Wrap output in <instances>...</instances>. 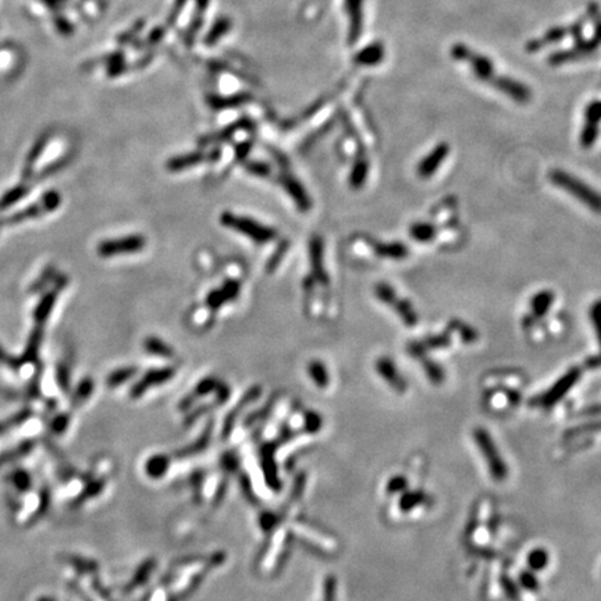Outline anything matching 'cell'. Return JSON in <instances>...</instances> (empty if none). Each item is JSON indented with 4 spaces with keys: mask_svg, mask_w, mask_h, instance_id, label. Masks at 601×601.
<instances>
[{
    "mask_svg": "<svg viewBox=\"0 0 601 601\" xmlns=\"http://www.w3.org/2000/svg\"><path fill=\"white\" fill-rule=\"evenodd\" d=\"M280 522V515H276L273 512H264L259 518V525L264 532H270L276 527V525Z\"/></svg>",
    "mask_w": 601,
    "mask_h": 601,
    "instance_id": "cell-45",
    "label": "cell"
},
{
    "mask_svg": "<svg viewBox=\"0 0 601 601\" xmlns=\"http://www.w3.org/2000/svg\"><path fill=\"white\" fill-rule=\"evenodd\" d=\"M429 501V497L426 493L421 490H405L400 498V508L404 512H409L419 505H425Z\"/></svg>",
    "mask_w": 601,
    "mask_h": 601,
    "instance_id": "cell-27",
    "label": "cell"
},
{
    "mask_svg": "<svg viewBox=\"0 0 601 601\" xmlns=\"http://www.w3.org/2000/svg\"><path fill=\"white\" fill-rule=\"evenodd\" d=\"M586 366H587L589 369H598V368H601V354H597V355L590 357V358L586 361Z\"/></svg>",
    "mask_w": 601,
    "mask_h": 601,
    "instance_id": "cell-52",
    "label": "cell"
},
{
    "mask_svg": "<svg viewBox=\"0 0 601 601\" xmlns=\"http://www.w3.org/2000/svg\"><path fill=\"white\" fill-rule=\"evenodd\" d=\"M493 87L501 94H504L505 96L511 98L512 101L520 105L529 103L532 99V91L527 85L507 76H500L497 81L493 84Z\"/></svg>",
    "mask_w": 601,
    "mask_h": 601,
    "instance_id": "cell-10",
    "label": "cell"
},
{
    "mask_svg": "<svg viewBox=\"0 0 601 601\" xmlns=\"http://www.w3.org/2000/svg\"><path fill=\"white\" fill-rule=\"evenodd\" d=\"M292 530H294L299 537H303L304 540H307L308 543L314 544L315 547L322 548L323 551L332 552V551H335L336 547H337V544H336V541H335L333 539H330V537H328V536H323L322 532H319L318 529H315V527H312V526H310V525H305L304 522H296V523H294V525H292Z\"/></svg>",
    "mask_w": 601,
    "mask_h": 601,
    "instance_id": "cell-14",
    "label": "cell"
},
{
    "mask_svg": "<svg viewBox=\"0 0 601 601\" xmlns=\"http://www.w3.org/2000/svg\"><path fill=\"white\" fill-rule=\"evenodd\" d=\"M548 178L555 187H559L565 192L570 194L594 213L601 214V194L597 192L593 187L587 185L584 181L575 177L573 174L559 169L551 170Z\"/></svg>",
    "mask_w": 601,
    "mask_h": 601,
    "instance_id": "cell-1",
    "label": "cell"
},
{
    "mask_svg": "<svg viewBox=\"0 0 601 601\" xmlns=\"http://www.w3.org/2000/svg\"><path fill=\"white\" fill-rule=\"evenodd\" d=\"M550 561V555L544 548H534L527 555V565L532 570H543Z\"/></svg>",
    "mask_w": 601,
    "mask_h": 601,
    "instance_id": "cell-34",
    "label": "cell"
},
{
    "mask_svg": "<svg viewBox=\"0 0 601 601\" xmlns=\"http://www.w3.org/2000/svg\"><path fill=\"white\" fill-rule=\"evenodd\" d=\"M92 390H94V383H92V380H91V379L84 380V382L81 383V386H80V390L77 391L76 400L83 401V400L88 398V397L92 394Z\"/></svg>",
    "mask_w": 601,
    "mask_h": 601,
    "instance_id": "cell-49",
    "label": "cell"
},
{
    "mask_svg": "<svg viewBox=\"0 0 601 601\" xmlns=\"http://www.w3.org/2000/svg\"><path fill=\"white\" fill-rule=\"evenodd\" d=\"M303 419H304L303 426H304V429H305L310 434H314V433H316V432H319V430L322 429V418H321V415H318L316 412H314V411H308V412L303 416Z\"/></svg>",
    "mask_w": 601,
    "mask_h": 601,
    "instance_id": "cell-40",
    "label": "cell"
},
{
    "mask_svg": "<svg viewBox=\"0 0 601 601\" xmlns=\"http://www.w3.org/2000/svg\"><path fill=\"white\" fill-rule=\"evenodd\" d=\"M55 24H56L58 30H59L63 35H70V34L73 33V27H71V24H70L67 20H65V19H58Z\"/></svg>",
    "mask_w": 601,
    "mask_h": 601,
    "instance_id": "cell-51",
    "label": "cell"
},
{
    "mask_svg": "<svg viewBox=\"0 0 601 601\" xmlns=\"http://www.w3.org/2000/svg\"><path fill=\"white\" fill-rule=\"evenodd\" d=\"M450 155V145L447 142H440L439 145H436L419 163H418V176L421 178H429L432 177L434 173H437V170L440 169V166L443 164V162L447 159V156Z\"/></svg>",
    "mask_w": 601,
    "mask_h": 601,
    "instance_id": "cell-9",
    "label": "cell"
},
{
    "mask_svg": "<svg viewBox=\"0 0 601 601\" xmlns=\"http://www.w3.org/2000/svg\"><path fill=\"white\" fill-rule=\"evenodd\" d=\"M53 303H55L53 294H49V295H46L42 299V303L38 305L37 312H35V319L38 322H42V321H45L49 316V314L52 311V307H53Z\"/></svg>",
    "mask_w": 601,
    "mask_h": 601,
    "instance_id": "cell-42",
    "label": "cell"
},
{
    "mask_svg": "<svg viewBox=\"0 0 601 601\" xmlns=\"http://www.w3.org/2000/svg\"><path fill=\"white\" fill-rule=\"evenodd\" d=\"M372 248L379 257L391 259V260H403L409 255V248L404 242H372Z\"/></svg>",
    "mask_w": 601,
    "mask_h": 601,
    "instance_id": "cell-17",
    "label": "cell"
},
{
    "mask_svg": "<svg viewBox=\"0 0 601 601\" xmlns=\"http://www.w3.org/2000/svg\"><path fill=\"white\" fill-rule=\"evenodd\" d=\"M209 439H210V425L206 426V429H205V432L202 433V436H199L198 440H196L194 444H191V446L187 447V448H183L181 451H177V455L187 457V455H191V454H195V452L202 451L203 448H206V446H208V443H209Z\"/></svg>",
    "mask_w": 601,
    "mask_h": 601,
    "instance_id": "cell-35",
    "label": "cell"
},
{
    "mask_svg": "<svg viewBox=\"0 0 601 601\" xmlns=\"http://www.w3.org/2000/svg\"><path fill=\"white\" fill-rule=\"evenodd\" d=\"M282 185L285 191L292 196V199L296 202V205L303 209H310L311 201L308 198V194L305 192L304 187L300 185L298 181H295L292 177H285L282 180Z\"/></svg>",
    "mask_w": 601,
    "mask_h": 601,
    "instance_id": "cell-24",
    "label": "cell"
},
{
    "mask_svg": "<svg viewBox=\"0 0 601 601\" xmlns=\"http://www.w3.org/2000/svg\"><path fill=\"white\" fill-rule=\"evenodd\" d=\"M238 294H239V282L235 280H231V281L224 282L220 288L210 291L209 295L206 296V304L212 310H219L220 307L230 303V300L235 299Z\"/></svg>",
    "mask_w": 601,
    "mask_h": 601,
    "instance_id": "cell-16",
    "label": "cell"
},
{
    "mask_svg": "<svg viewBox=\"0 0 601 601\" xmlns=\"http://www.w3.org/2000/svg\"><path fill=\"white\" fill-rule=\"evenodd\" d=\"M311 260H312V270H314V276L316 280H319L322 284H328L329 282V276L325 270V263H323V248H322V241L321 238L315 237L311 242Z\"/></svg>",
    "mask_w": 601,
    "mask_h": 601,
    "instance_id": "cell-20",
    "label": "cell"
},
{
    "mask_svg": "<svg viewBox=\"0 0 601 601\" xmlns=\"http://www.w3.org/2000/svg\"><path fill=\"white\" fill-rule=\"evenodd\" d=\"M228 27H230V24L227 22H217V24L214 26V28L210 30L209 38L212 41H217L221 37V34H224L228 30Z\"/></svg>",
    "mask_w": 601,
    "mask_h": 601,
    "instance_id": "cell-50",
    "label": "cell"
},
{
    "mask_svg": "<svg viewBox=\"0 0 601 601\" xmlns=\"http://www.w3.org/2000/svg\"><path fill=\"white\" fill-rule=\"evenodd\" d=\"M153 561L152 559H149V561H146L145 564H142L141 566H139V569L137 570V575H135V577L133 579V583H131V587L133 586H138V584H142L144 582H146L148 580V577H149V575H151V572L153 570Z\"/></svg>",
    "mask_w": 601,
    "mask_h": 601,
    "instance_id": "cell-44",
    "label": "cell"
},
{
    "mask_svg": "<svg viewBox=\"0 0 601 601\" xmlns=\"http://www.w3.org/2000/svg\"><path fill=\"white\" fill-rule=\"evenodd\" d=\"M176 371L173 368H162V369H152L149 371L131 390V397H139L145 391H148L152 386H160L166 382H169L174 376Z\"/></svg>",
    "mask_w": 601,
    "mask_h": 601,
    "instance_id": "cell-15",
    "label": "cell"
},
{
    "mask_svg": "<svg viewBox=\"0 0 601 601\" xmlns=\"http://www.w3.org/2000/svg\"><path fill=\"white\" fill-rule=\"evenodd\" d=\"M566 35H569L568 34V27H552L541 38H537V40H533V41L527 42L526 51L527 52H537V51L543 49L547 45H551V44L562 41Z\"/></svg>",
    "mask_w": 601,
    "mask_h": 601,
    "instance_id": "cell-21",
    "label": "cell"
},
{
    "mask_svg": "<svg viewBox=\"0 0 601 601\" xmlns=\"http://www.w3.org/2000/svg\"><path fill=\"white\" fill-rule=\"evenodd\" d=\"M598 133H600V127L584 124L583 128H582V131H580V137H579L580 145L584 149H590L594 145V142L597 141Z\"/></svg>",
    "mask_w": 601,
    "mask_h": 601,
    "instance_id": "cell-36",
    "label": "cell"
},
{
    "mask_svg": "<svg viewBox=\"0 0 601 601\" xmlns=\"http://www.w3.org/2000/svg\"><path fill=\"white\" fill-rule=\"evenodd\" d=\"M308 373L311 376V379L314 380V383L319 387V389H326L330 383V376L329 372L326 369V365L321 361H312L308 365Z\"/></svg>",
    "mask_w": 601,
    "mask_h": 601,
    "instance_id": "cell-29",
    "label": "cell"
},
{
    "mask_svg": "<svg viewBox=\"0 0 601 601\" xmlns=\"http://www.w3.org/2000/svg\"><path fill=\"white\" fill-rule=\"evenodd\" d=\"M386 55L384 46L382 42H373L369 46L364 48L359 53L355 55L354 62L358 66H364V67H372V66H378L383 62Z\"/></svg>",
    "mask_w": 601,
    "mask_h": 601,
    "instance_id": "cell-19",
    "label": "cell"
},
{
    "mask_svg": "<svg viewBox=\"0 0 601 601\" xmlns=\"http://www.w3.org/2000/svg\"><path fill=\"white\" fill-rule=\"evenodd\" d=\"M597 430H601V421L573 428L565 433V437H575V436H579V434H583L587 432H597Z\"/></svg>",
    "mask_w": 601,
    "mask_h": 601,
    "instance_id": "cell-46",
    "label": "cell"
},
{
    "mask_svg": "<svg viewBox=\"0 0 601 601\" xmlns=\"http://www.w3.org/2000/svg\"><path fill=\"white\" fill-rule=\"evenodd\" d=\"M554 299H555L554 292L548 289H543L534 294L530 299V318L536 321L547 316L548 311L554 304Z\"/></svg>",
    "mask_w": 601,
    "mask_h": 601,
    "instance_id": "cell-18",
    "label": "cell"
},
{
    "mask_svg": "<svg viewBox=\"0 0 601 601\" xmlns=\"http://www.w3.org/2000/svg\"><path fill=\"white\" fill-rule=\"evenodd\" d=\"M135 373H137V369H134V368H121V369H117V371H115L113 373L109 375L108 384L112 386V387L120 386L121 383H126L127 380H130Z\"/></svg>",
    "mask_w": 601,
    "mask_h": 601,
    "instance_id": "cell-39",
    "label": "cell"
},
{
    "mask_svg": "<svg viewBox=\"0 0 601 601\" xmlns=\"http://www.w3.org/2000/svg\"><path fill=\"white\" fill-rule=\"evenodd\" d=\"M217 386H219V382H217L214 378H206L205 380H202V382H201V383L194 389L192 394H189L188 397H185V398L183 400L180 408H181L183 411L187 409V408H189V405H191L195 400H198V398H201V397H203V396H206V394L214 391V390L217 389Z\"/></svg>",
    "mask_w": 601,
    "mask_h": 601,
    "instance_id": "cell-26",
    "label": "cell"
},
{
    "mask_svg": "<svg viewBox=\"0 0 601 601\" xmlns=\"http://www.w3.org/2000/svg\"><path fill=\"white\" fill-rule=\"evenodd\" d=\"M579 379H580V369H577V368L569 369L547 391L533 397L529 403L530 407L545 408V409L552 408L555 404H558L570 391V389L579 382Z\"/></svg>",
    "mask_w": 601,
    "mask_h": 601,
    "instance_id": "cell-6",
    "label": "cell"
},
{
    "mask_svg": "<svg viewBox=\"0 0 601 601\" xmlns=\"http://www.w3.org/2000/svg\"><path fill=\"white\" fill-rule=\"evenodd\" d=\"M451 56L458 62L468 63L472 69V73L479 81L493 85L500 77V74L496 73V67L491 59H489L482 53L475 52L465 44H454L451 48Z\"/></svg>",
    "mask_w": 601,
    "mask_h": 601,
    "instance_id": "cell-3",
    "label": "cell"
},
{
    "mask_svg": "<svg viewBox=\"0 0 601 601\" xmlns=\"http://www.w3.org/2000/svg\"><path fill=\"white\" fill-rule=\"evenodd\" d=\"M421 361H422L423 371H425L428 379H429L433 384H441V383L444 382V378H446V373H444L443 368H441L437 362L429 359L428 357L421 358Z\"/></svg>",
    "mask_w": 601,
    "mask_h": 601,
    "instance_id": "cell-32",
    "label": "cell"
},
{
    "mask_svg": "<svg viewBox=\"0 0 601 601\" xmlns=\"http://www.w3.org/2000/svg\"><path fill=\"white\" fill-rule=\"evenodd\" d=\"M368 173H369V163L365 159L357 160V163L354 164L351 174H350L351 187L355 189L361 188L368 178Z\"/></svg>",
    "mask_w": 601,
    "mask_h": 601,
    "instance_id": "cell-31",
    "label": "cell"
},
{
    "mask_svg": "<svg viewBox=\"0 0 601 601\" xmlns=\"http://www.w3.org/2000/svg\"><path fill=\"white\" fill-rule=\"evenodd\" d=\"M589 318H590L593 329L595 332V337L598 340V344L601 346V299H597L595 303L590 307Z\"/></svg>",
    "mask_w": 601,
    "mask_h": 601,
    "instance_id": "cell-38",
    "label": "cell"
},
{
    "mask_svg": "<svg viewBox=\"0 0 601 601\" xmlns=\"http://www.w3.org/2000/svg\"><path fill=\"white\" fill-rule=\"evenodd\" d=\"M519 579H520L522 586H523L526 590L536 591V590L539 589V582H537L536 576H534L532 572H523V573H520Z\"/></svg>",
    "mask_w": 601,
    "mask_h": 601,
    "instance_id": "cell-48",
    "label": "cell"
},
{
    "mask_svg": "<svg viewBox=\"0 0 601 601\" xmlns=\"http://www.w3.org/2000/svg\"><path fill=\"white\" fill-rule=\"evenodd\" d=\"M448 330H454V332H457V333L459 335L461 340H462L464 343H466V344H469V343H475V341L479 339L477 332H476L472 326H469L468 323H464V322H461V321H451L450 325H448Z\"/></svg>",
    "mask_w": 601,
    "mask_h": 601,
    "instance_id": "cell-33",
    "label": "cell"
},
{
    "mask_svg": "<svg viewBox=\"0 0 601 601\" xmlns=\"http://www.w3.org/2000/svg\"><path fill=\"white\" fill-rule=\"evenodd\" d=\"M347 15L350 19L348 42L354 45L359 41L364 28V0H344Z\"/></svg>",
    "mask_w": 601,
    "mask_h": 601,
    "instance_id": "cell-13",
    "label": "cell"
},
{
    "mask_svg": "<svg viewBox=\"0 0 601 601\" xmlns=\"http://www.w3.org/2000/svg\"><path fill=\"white\" fill-rule=\"evenodd\" d=\"M220 223L223 226L237 231V232H241L244 237H248L249 239H252L257 244L269 242L277 237V232L274 228L264 226L252 217L241 216V214L231 213V212L221 213Z\"/></svg>",
    "mask_w": 601,
    "mask_h": 601,
    "instance_id": "cell-2",
    "label": "cell"
},
{
    "mask_svg": "<svg viewBox=\"0 0 601 601\" xmlns=\"http://www.w3.org/2000/svg\"><path fill=\"white\" fill-rule=\"evenodd\" d=\"M450 344H451V335L450 333H441V335H436V336H428L419 341H412L408 344L407 350H408L409 355L421 359V358L426 357V354L429 351L447 348V347H450Z\"/></svg>",
    "mask_w": 601,
    "mask_h": 601,
    "instance_id": "cell-12",
    "label": "cell"
},
{
    "mask_svg": "<svg viewBox=\"0 0 601 601\" xmlns=\"http://www.w3.org/2000/svg\"><path fill=\"white\" fill-rule=\"evenodd\" d=\"M386 490L389 494H398V493H404L405 490H408V480L405 476L403 475H397L394 477H391L387 484H386Z\"/></svg>",
    "mask_w": 601,
    "mask_h": 601,
    "instance_id": "cell-41",
    "label": "cell"
},
{
    "mask_svg": "<svg viewBox=\"0 0 601 601\" xmlns=\"http://www.w3.org/2000/svg\"><path fill=\"white\" fill-rule=\"evenodd\" d=\"M437 232V228L428 221H415L414 224H411L409 227V237L412 239H415L416 242H430L434 239Z\"/></svg>",
    "mask_w": 601,
    "mask_h": 601,
    "instance_id": "cell-25",
    "label": "cell"
},
{
    "mask_svg": "<svg viewBox=\"0 0 601 601\" xmlns=\"http://www.w3.org/2000/svg\"><path fill=\"white\" fill-rule=\"evenodd\" d=\"M170 466V459L166 455H153L145 464V472L152 479H160L166 475Z\"/></svg>",
    "mask_w": 601,
    "mask_h": 601,
    "instance_id": "cell-28",
    "label": "cell"
},
{
    "mask_svg": "<svg viewBox=\"0 0 601 601\" xmlns=\"http://www.w3.org/2000/svg\"><path fill=\"white\" fill-rule=\"evenodd\" d=\"M145 245H146V239L139 234H134V235L102 241L98 245V253L103 257H112L124 253H137L142 251Z\"/></svg>",
    "mask_w": 601,
    "mask_h": 601,
    "instance_id": "cell-7",
    "label": "cell"
},
{
    "mask_svg": "<svg viewBox=\"0 0 601 601\" xmlns=\"http://www.w3.org/2000/svg\"><path fill=\"white\" fill-rule=\"evenodd\" d=\"M184 5H185V0H176L174 8H173V13H171V20H174V17H177V15H180V10L183 9Z\"/></svg>",
    "mask_w": 601,
    "mask_h": 601,
    "instance_id": "cell-53",
    "label": "cell"
},
{
    "mask_svg": "<svg viewBox=\"0 0 601 601\" xmlns=\"http://www.w3.org/2000/svg\"><path fill=\"white\" fill-rule=\"evenodd\" d=\"M259 394H260V389L259 387H253V389H251L248 393H246V396H244V398L241 400V403L235 407V409H232L228 415H227V418H226V421H224V436H228L230 434V432H231V429H232V426H234V422L237 421V418L239 416V411L242 409V408H246L251 403H253L257 397H259Z\"/></svg>",
    "mask_w": 601,
    "mask_h": 601,
    "instance_id": "cell-23",
    "label": "cell"
},
{
    "mask_svg": "<svg viewBox=\"0 0 601 601\" xmlns=\"http://www.w3.org/2000/svg\"><path fill=\"white\" fill-rule=\"evenodd\" d=\"M600 45H601V42L595 37L593 40H583L580 42H576L575 46L570 49L551 53V56L548 58V63L551 66H559V65H565L569 62H576V60L590 58L595 53V51L600 48Z\"/></svg>",
    "mask_w": 601,
    "mask_h": 601,
    "instance_id": "cell-8",
    "label": "cell"
},
{
    "mask_svg": "<svg viewBox=\"0 0 601 601\" xmlns=\"http://www.w3.org/2000/svg\"><path fill=\"white\" fill-rule=\"evenodd\" d=\"M44 2L48 5V6H51V8H59L63 2H66V0H44Z\"/></svg>",
    "mask_w": 601,
    "mask_h": 601,
    "instance_id": "cell-54",
    "label": "cell"
},
{
    "mask_svg": "<svg viewBox=\"0 0 601 601\" xmlns=\"http://www.w3.org/2000/svg\"><path fill=\"white\" fill-rule=\"evenodd\" d=\"M212 159H216V158H212V155H205V153H201V152L189 153V155H183V156L170 159L167 162V169L170 171H181V170L192 167V166H195V164H198L201 162L212 160Z\"/></svg>",
    "mask_w": 601,
    "mask_h": 601,
    "instance_id": "cell-22",
    "label": "cell"
},
{
    "mask_svg": "<svg viewBox=\"0 0 601 601\" xmlns=\"http://www.w3.org/2000/svg\"><path fill=\"white\" fill-rule=\"evenodd\" d=\"M600 121H601V101H593L584 109V124L600 127Z\"/></svg>",
    "mask_w": 601,
    "mask_h": 601,
    "instance_id": "cell-37",
    "label": "cell"
},
{
    "mask_svg": "<svg viewBox=\"0 0 601 601\" xmlns=\"http://www.w3.org/2000/svg\"><path fill=\"white\" fill-rule=\"evenodd\" d=\"M325 590V601H336L337 594V580L335 576H328L323 584Z\"/></svg>",
    "mask_w": 601,
    "mask_h": 601,
    "instance_id": "cell-47",
    "label": "cell"
},
{
    "mask_svg": "<svg viewBox=\"0 0 601 601\" xmlns=\"http://www.w3.org/2000/svg\"><path fill=\"white\" fill-rule=\"evenodd\" d=\"M473 440L480 450L493 479L502 482L508 476V466L490 433L483 428H476L473 430Z\"/></svg>",
    "mask_w": 601,
    "mask_h": 601,
    "instance_id": "cell-4",
    "label": "cell"
},
{
    "mask_svg": "<svg viewBox=\"0 0 601 601\" xmlns=\"http://www.w3.org/2000/svg\"><path fill=\"white\" fill-rule=\"evenodd\" d=\"M144 348L148 354L156 355L160 358H171L174 355L173 348L158 337H148L144 343Z\"/></svg>",
    "mask_w": 601,
    "mask_h": 601,
    "instance_id": "cell-30",
    "label": "cell"
},
{
    "mask_svg": "<svg viewBox=\"0 0 601 601\" xmlns=\"http://www.w3.org/2000/svg\"><path fill=\"white\" fill-rule=\"evenodd\" d=\"M375 295L378 296V299H380V303L391 307L396 314L401 318V321L404 322L405 326L408 328H415L418 325V314L414 308V305L409 303L408 299L405 298H400L396 292V289L387 284V282H379L375 287Z\"/></svg>",
    "mask_w": 601,
    "mask_h": 601,
    "instance_id": "cell-5",
    "label": "cell"
},
{
    "mask_svg": "<svg viewBox=\"0 0 601 601\" xmlns=\"http://www.w3.org/2000/svg\"><path fill=\"white\" fill-rule=\"evenodd\" d=\"M375 368H376V372L383 378V380L389 386H391L397 393L403 394L407 391L408 383H407L405 378L403 376V373H400V371H398V368L393 359H390L387 357H382L376 361Z\"/></svg>",
    "mask_w": 601,
    "mask_h": 601,
    "instance_id": "cell-11",
    "label": "cell"
},
{
    "mask_svg": "<svg viewBox=\"0 0 601 601\" xmlns=\"http://www.w3.org/2000/svg\"><path fill=\"white\" fill-rule=\"evenodd\" d=\"M26 194H27V188H26V187H17V188L9 191V192L2 198V201H0V209H5V208L12 206V205L16 203L20 198H23Z\"/></svg>",
    "mask_w": 601,
    "mask_h": 601,
    "instance_id": "cell-43",
    "label": "cell"
}]
</instances>
